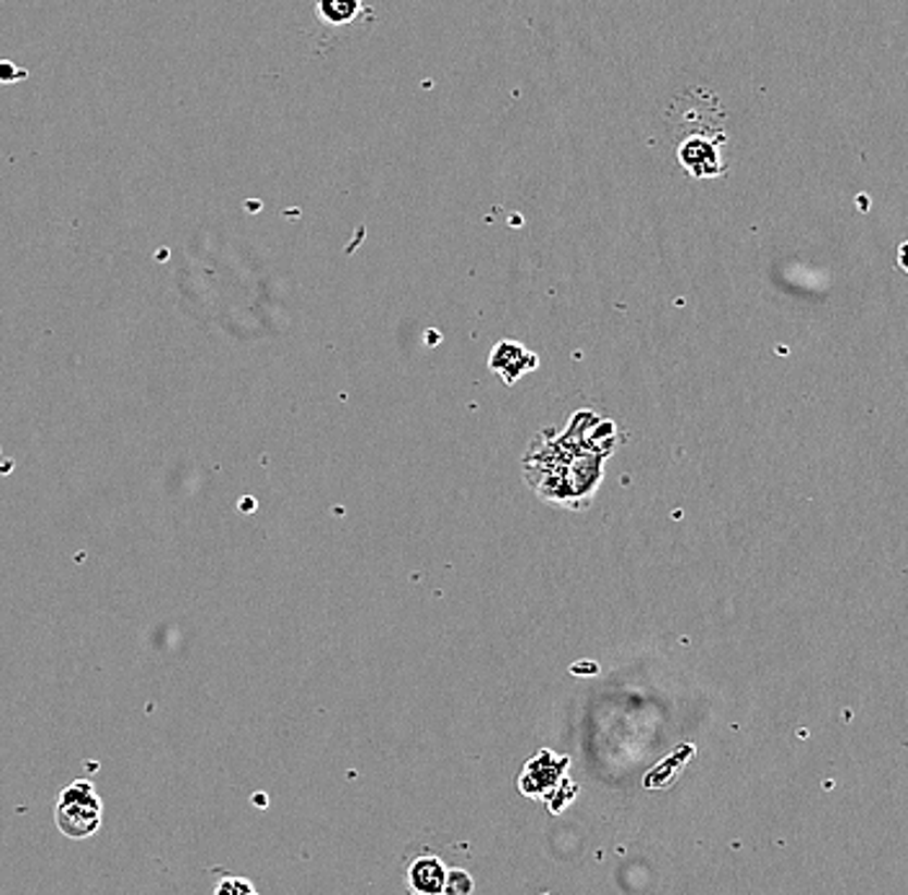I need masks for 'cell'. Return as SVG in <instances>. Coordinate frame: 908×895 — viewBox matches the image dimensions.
Segmentation results:
<instances>
[{"label":"cell","mask_w":908,"mask_h":895,"mask_svg":"<svg viewBox=\"0 0 908 895\" xmlns=\"http://www.w3.org/2000/svg\"><path fill=\"white\" fill-rule=\"evenodd\" d=\"M408 883L418 893H439L444 891L446 872L442 862H437V859H418V862L410 865Z\"/></svg>","instance_id":"277c9868"},{"label":"cell","mask_w":908,"mask_h":895,"mask_svg":"<svg viewBox=\"0 0 908 895\" xmlns=\"http://www.w3.org/2000/svg\"><path fill=\"white\" fill-rule=\"evenodd\" d=\"M491 367L493 372L504 375L506 382H514L516 377L537 367V356L529 354L524 346L514 344V341H501L491 354Z\"/></svg>","instance_id":"3957f363"},{"label":"cell","mask_w":908,"mask_h":895,"mask_svg":"<svg viewBox=\"0 0 908 895\" xmlns=\"http://www.w3.org/2000/svg\"><path fill=\"white\" fill-rule=\"evenodd\" d=\"M898 263H900V269L908 274V243H904V246L898 248Z\"/></svg>","instance_id":"ba28073f"},{"label":"cell","mask_w":908,"mask_h":895,"mask_svg":"<svg viewBox=\"0 0 908 895\" xmlns=\"http://www.w3.org/2000/svg\"><path fill=\"white\" fill-rule=\"evenodd\" d=\"M218 893H254V885L246 883V880H222Z\"/></svg>","instance_id":"52a82bcc"},{"label":"cell","mask_w":908,"mask_h":895,"mask_svg":"<svg viewBox=\"0 0 908 895\" xmlns=\"http://www.w3.org/2000/svg\"><path fill=\"white\" fill-rule=\"evenodd\" d=\"M444 891L446 893H470L473 883H470V878L465 875V872H450V875H446Z\"/></svg>","instance_id":"8992f818"},{"label":"cell","mask_w":908,"mask_h":895,"mask_svg":"<svg viewBox=\"0 0 908 895\" xmlns=\"http://www.w3.org/2000/svg\"><path fill=\"white\" fill-rule=\"evenodd\" d=\"M361 13V0H318V16L331 26H346Z\"/></svg>","instance_id":"5b68a950"},{"label":"cell","mask_w":908,"mask_h":895,"mask_svg":"<svg viewBox=\"0 0 908 895\" xmlns=\"http://www.w3.org/2000/svg\"><path fill=\"white\" fill-rule=\"evenodd\" d=\"M103 802L88 780L68 785L54 806V823L68 838H90L101 829Z\"/></svg>","instance_id":"6da1fadb"},{"label":"cell","mask_w":908,"mask_h":895,"mask_svg":"<svg viewBox=\"0 0 908 895\" xmlns=\"http://www.w3.org/2000/svg\"><path fill=\"white\" fill-rule=\"evenodd\" d=\"M676 158H679L684 171L695 179H712L723 171V160L721 152H717V145L700 135H691L684 139L679 150H676Z\"/></svg>","instance_id":"7a4b0ae2"}]
</instances>
